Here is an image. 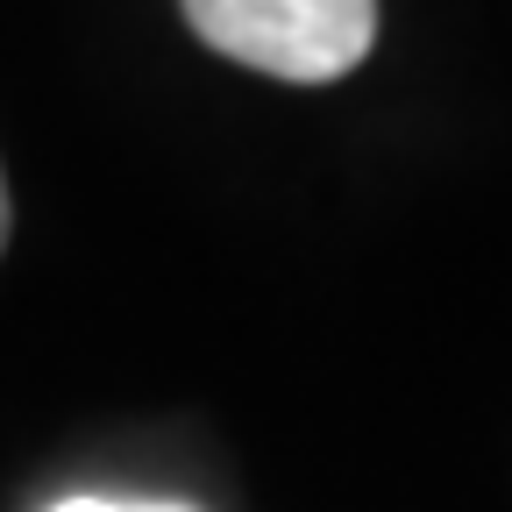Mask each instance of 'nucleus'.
Listing matches in <instances>:
<instances>
[{"label":"nucleus","mask_w":512,"mask_h":512,"mask_svg":"<svg viewBox=\"0 0 512 512\" xmlns=\"http://www.w3.org/2000/svg\"><path fill=\"white\" fill-rule=\"evenodd\" d=\"M50 512H192V505H136V498H57Z\"/></svg>","instance_id":"2"},{"label":"nucleus","mask_w":512,"mask_h":512,"mask_svg":"<svg viewBox=\"0 0 512 512\" xmlns=\"http://www.w3.org/2000/svg\"><path fill=\"white\" fill-rule=\"evenodd\" d=\"M207 50L285 86H328L370 57L377 0H185Z\"/></svg>","instance_id":"1"},{"label":"nucleus","mask_w":512,"mask_h":512,"mask_svg":"<svg viewBox=\"0 0 512 512\" xmlns=\"http://www.w3.org/2000/svg\"><path fill=\"white\" fill-rule=\"evenodd\" d=\"M0 249H8V185H0Z\"/></svg>","instance_id":"3"}]
</instances>
